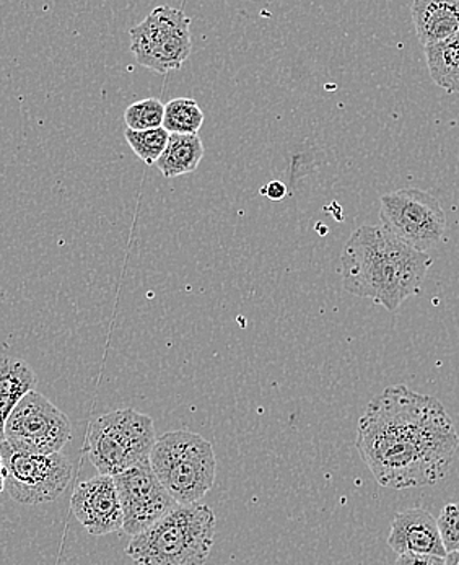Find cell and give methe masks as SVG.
I'll list each match as a JSON object with an SVG mask.
<instances>
[{
    "mask_svg": "<svg viewBox=\"0 0 459 565\" xmlns=\"http://www.w3.org/2000/svg\"><path fill=\"white\" fill-rule=\"evenodd\" d=\"M150 466L178 505H191L209 494L217 476V457L211 441L188 430L157 437Z\"/></svg>",
    "mask_w": 459,
    "mask_h": 565,
    "instance_id": "277c9868",
    "label": "cell"
},
{
    "mask_svg": "<svg viewBox=\"0 0 459 565\" xmlns=\"http://www.w3.org/2000/svg\"><path fill=\"white\" fill-rule=\"evenodd\" d=\"M17 404L19 403L0 398V444L3 441V430H6L7 419H9L12 411L15 409Z\"/></svg>",
    "mask_w": 459,
    "mask_h": 565,
    "instance_id": "7402d4cb",
    "label": "cell"
},
{
    "mask_svg": "<svg viewBox=\"0 0 459 565\" xmlns=\"http://www.w3.org/2000/svg\"><path fill=\"white\" fill-rule=\"evenodd\" d=\"M355 444L376 482L396 491L447 478L459 451L444 404L406 385L389 386L366 404Z\"/></svg>",
    "mask_w": 459,
    "mask_h": 565,
    "instance_id": "6da1fadb",
    "label": "cell"
},
{
    "mask_svg": "<svg viewBox=\"0 0 459 565\" xmlns=\"http://www.w3.org/2000/svg\"><path fill=\"white\" fill-rule=\"evenodd\" d=\"M6 466V491L23 505L54 502L66 492L72 465L63 454L30 455L0 444Z\"/></svg>",
    "mask_w": 459,
    "mask_h": 565,
    "instance_id": "9c48e42d",
    "label": "cell"
},
{
    "mask_svg": "<svg viewBox=\"0 0 459 565\" xmlns=\"http://www.w3.org/2000/svg\"><path fill=\"white\" fill-rule=\"evenodd\" d=\"M126 140L131 146L132 152L142 160L146 166H153L159 162L160 157L167 149L170 132L164 128L152 129V131H131L125 134Z\"/></svg>",
    "mask_w": 459,
    "mask_h": 565,
    "instance_id": "ac0fdd59",
    "label": "cell"
},
{
    "mask_svg": "<svg viewBox=\"0 0 459 565\" xmlns=\"http://www.w3.org/2000/svg\"><path fill=\"white\" fill-rule=\"evenodd\" d=\"M72 512L92 536L122 532L121 500L111 476L98 475L75 488Z\"/></svg>",
    "mask_w": 459,
    "mask_h": 565,
    "instance_id": "8fae6325",
    "label": "cell"
},
{
    "mask_svg": "<svg viewBox=\"0 0 459 565\" xmlns=\"http://www.w3.org/2000/svg\"><path fill=\"white\" fill-rule=\"evenodd\" d=\"M156 441L152 417L134 409H118L90 424L85 451L98 475L115 478L149 460Z\"/></svg>",
    "mask_w": 459,
    "mask_h": 565,
    "instance_id": "5b68a950",
    "label": "cell"
},
{
    "mask_svg": "<svg viewBox=\"0 0 459 565\" xmlns=\"http://www.w3.org/2000/svg\"><path fill=\"white\" fill-rule=\"evenodd\" d=\"M204 119V111L193 98H174L164 105L163 128L170 134L198 136Z\"/></svg>",
    "mask_w": 459,
    "mask_h": 565,
    "instance_id": "2e32d148",
    "label": "cell"
},
{
    "mask_svg": "<svg viewBox=\"0 0 459 565\" xmlns=\"http://www.w3.org/2000/svg\"><path fill=\"white\" fill-rule=\"evenodd\" d=\"M424 50L431 81L448 94H459V34Z\"/></svg>",
    "mask_w": 459,
    "mask_h": 565,
    "instance_id": "9a60e30c",
    "label": "cell"
},
{
    "mask_svg": "<svg viewBox=\"0 0 459 565\" xmlns=\"http://www.w3.org/2000/svg\"><path fill=\"white\" fill-rule=\"evenodd\" d=\"M6 489V466H3L2 454H0V494Z\"/></svg>",
    "mask_w": 459,
    "mask_h": 565,
    "instance_id": "603a6c76",
    "label": "cell"
},
{
    "mask_svg": "<svg viewBox=\"0 0 459 565\" xmlns=\"http://www.w3.org/2000/svg\"><path fill=\"white\" fill-rule=\"evenodd\" d=\"M388 546L399 554L447 556L438 522L424 509H409L394 516Z\"/></svg>",
    "mask_w": 459,
    "mask_h": 565,
    "instance_id": "7c38bea8",
    "label": "cell"
},
{
    "mask_svg": "<svg viewBox=\"0 0 459 565\" xmlns=\"http://www.w3.org/2000/svg\"><path fill=\"white\" fill-rule=\"evenodd\" d=\"M259 193L263 194V196H266L267 200L270 201H284L287 198V194H289V190H287L286 184L282 183V181H269V183L266 184V186H263L261 190H259Z\"/></svg>",
    "mask_w": 459,
    "mask_h": 565,
    "instance_id": "44dd1931",
    "label": "cell"
},
{
    "mask_svg": "<svg viewBox=\"0 0 459 565\" xmlns=\"http://www.w3.org/2000/svg\"><path fill=\"white\" fill-rule=\"evenodd\" d=\"M445 565H459V551L448 553L447 556H445Z\"/></svg>",
    "mask_w": 459,
    "mask_h": 565,
    "instance_id": "cb8c5ba5",
    "label": "cell"
},
{
    "mask_svg": "<svg viewBox=\"0 0 459 565\" xmlns=\"http://www.w3.org/2000/svg\"><path fill=\"white\" fill-rule=\"evenodd\" d=\"M217 519L204 503L178 505L146 532L132 536L126 554L137 565H204L214 547Z\"/></svg>",
    "mask_w": 459,
    "mask_h": 565,
    "instance_id": "3957f363",
    "label": "cell"
},
{
    "mask_svg": "<svg viewBox=\"0 0 459 565\" xmlns=\"http://www.w3.org/2000/svg\"><path fill=\"white\" fill-rule=\"evenodd\" d=\"M202 157H204V143L199 136L170 134L167 149L156 166L164 178L183 177L198 170Z\"/></svg>",
    "mask_w": 459,
    "mask_h": 565,
    "instance_id": "5bb4252c",
    "label": "cell"
},
{
    "mask_svg": "<svg viewBox=\"0 0 459 565\" xmlns=\"http://www.w3.org/2000/svg\"><path fill=\"white\" fill-rule=\"evenodd\" d=\"M164 103L159 98L134 102L125 111V121L131 131H152L163 128Z\"/></svg>",
    "mask_w": 459,
    "mask_h": 565,
    "instance_id": "e0dca14e",
    "label": "cell"
},
{
    "mask_svg": "<svg viewBox=\"0 0 459 565\" xmlns=\"http://www.w3.org/2000/svg\"><path fill=\"white\" fill-rule=\"evenodd\" d=\"M394 565H445V557L427 554H401Z\"/></svg>",
    "mask_w": 459,
    "mask_h": 565,
    "instance_id": "ffe728a7",
    "label": "cell"
},
{
    "mask_svg": "<svg viewBox=\"0 0 459 565\" xmlns=\"http://www.w3.org/2000/svg\"><path fill=\"white\" fill-rule=\"evenodd\" d=\"M116 489L121 500L122 532L137 536L156 525L164 515L177 509V500L168 494L162 482L153 472L150 461L134 466L115 476Z\"/></svg>",
    "mask_w": 459,
    "mask_h": 565,
    "instance_id": "30bf717a",
    "label": "cell"
},
{
    "mask_svg": "<svg viewBox=\"0 0 459 565\" xmlns=\"http://www.w3.org/2000/svg\"><path fill=\"white\" fill-rule=\"evenodd\" d=\"M410 12L424 47L459 34V0H416Z\"/></svg>",
    "mask_w": 459,
    "mask_h": 565,
    "instance_id": "4fadbf2b",
    "label": "cell"
},
{
    "mask_svg": "<svg viewBox=\"0 0 459 565\" xmlns=\"http://www.w3.org/2000/svg\"><path fill=\"white\" fill-rule=\"evenodd\" d=\"M437 522L447 554L459 551V502L445 505Z\"/></svg>",
    "mask_w": 459,
    "mask_h": 565,
    "instance_id": "d6986e66",
    "label": "cell"
},
{
    "mask_svg": "<svg viewBox=\"0 0 459 565\" xmlns=\"http://www.w3.org/2000/svg\"><path fill=\"white\" fill-rule=\"evenodd\" d=\"M191 50V19L184 10L157 7L131 30V51L137 63L159 74L180 71Z\"/></svg>",
    "mask_w": 459,
    "mask_h": 565,
    "instance_id": "8992f818",
    "label": "cell"
},
{
    "mask_svg": "<svg viewBox=\"0 0 459 565\" xmlns=\"http://www.w3.org/2000/svg\"><path fill=\"white\" fill-rule=\"evenodd\" d=\"M380 221L386 232L423 253L434 248L447 231V215L440 202L416 188L382 196Z\"/></svg>",
    "mask_w": 459,
    "mask_h": 565,
    "instance_id": "52a82bcc",
    "label": "cell"
},
{
    "mask_svg": "<svg viewBox=\"0 0 459 565\" xmlns=\"http://www.w3.org/2000/svg\"><path fill=\"white\" fill-rule=\"evenodd\" d=\"M430 266L427 253L410 248L382 225H362L342 249V286L352 296L396 311L420 292Z\"/></svg>",
    "mask_w": 459,
    "mask_h": 565,
    "instance_id": "7a4b0ae2",
    "label": "cell"
},
{
    "mask_svg": "<svg viewBox=\"0 0 459 565\" xmlns=\"http://www.w3.org/2000/svg\"><path fill=\"white\" fill-rule=\"evenodd\" d=\"M72 437V424L46 396L30 392L10 414L3 441L22 454H61Z\"/></svg>",
    "mask_w": 459,
    "mask_h": 565,
    "instance_id": "ba28073f",
    "label": "cell"
}]
</instances>
